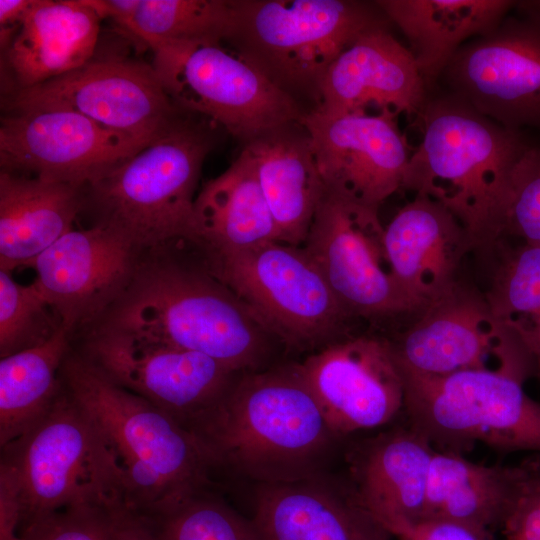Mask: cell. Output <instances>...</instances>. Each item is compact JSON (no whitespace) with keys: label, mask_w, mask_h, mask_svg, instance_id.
Listing matches in <instances>:
<instances>
[{"label":"cell","mask_w":540,"mask_h":540,"mask_svg":"<svg viewBox=\"0 0 540 540\" xmlns=\"http://www.w3.org/2000/svg\"><path fill=\"white\" fill-rule=\"evenodd\" d=\"M166 250L144 252L125 290L91 328L199 352L241 373L275 364L281 342L256 313L199 255L185 260Z\"/></svg>","instance_id":"1"},{"label":"cell","mask_w":540,"mask_h":540,"mask_svg":"<svg viewBox=\"0 0 540 540\" xmlns=\"http://www.w3.org/2000/svg\"><path fill=\"white\" fill-rule=\"evenodd\" d=\"M214 473L257 484L295 482L329 473L343 447L299 363H275L241 374L194 433Z\"/></svg>","instance_id":"2"},{"label":"cell","mask_w":540,"mask_h":540,"mask_svg":"<svg viewBox=\"0 0 540 540\" xmlns=\"http://www.w3.org/2000/svg\"><path fill=\"white\" fill-rule=\"evenodd\" d=\"M422 139L407 164L402 189L447 208L467 230L474 250L493 251L514 167L532 142L444 92L427 98Z\"/></svg>","instance_id":"3"},{"label":"cell","mask_w":540,"mask_h":540,"mask_svg":"<svg viewBox=\"0 0 540 540\" xmlns=\"http://www.w3.org/2000/svg\"><path fill=\"white\" fill-rule=\"evenodd\" d=\"M0 450V521L17 525L18 536L67 509L127 510L113 453L64 385L39 420Z\"/></svg>","instance_id":"4"},{"label":"cell","mask_w":540,"mask_h":540,"mask_svg":"<svg viewBox=\"0 0 540 540\" xmlns=\"http://www.w3.org/2000/svg\"><path fill=\"white\" fill-rule=\"evenodd\" d=\"M61 377L113 453L128 511L147 515L214 487L212 462L193 432L113 383L74 348Z\"/></svg>","instance_id":"5"},{"label":"cell","mask_w":540,"mask_h":540,"mask_svg":"<svg viewBox=\"0 0 540 540\" xmlns=\"http://www.w3.org/2000/svg\"><path fill=\"white\" fill-rule=\"evenodd\" d=\"M219 127L178 109L139 152L83 188V209L150 251L194 240V201L201 169Z\"/></svg>","instance_id":"6"},{"label":"cell","mask_w":540,"mask_h":540,"mask_svg":"<svg viewBox=\"0 0 540 540\" xmlns=\"http://www.w3.org/2000/svg\"><path fill=\"white\" fill-rule=\"evenodd\" d=\"M230 5L223 42L295 101L303 96L315 106L338 55L365 32L391 23L375 1L230 0Z\"/></svg>","instance_id":"7"},{"label":"cell","mask_w":540,"mask_h":540,"mask_svg":"<svg viewBox=\"0 0 540 540\" xmlns=\"http://www.w3.org/2000/svg\"><path fill=\"white\" fill-rule=\"evenodd\" d=\"M399 369L406 422L435 449L463 455L482 442L502 453H540V403L515 374L498 365L446 376Z\"/></svg>","instance_id":"8"},{"label":"cell","mask_w":540,"mask_h":540,"mask_svg":"<svg viewBox=\"0 0 540 540\" xmlns=\"http://www.w3.org/2000/svg\"><path fill=\"white\" fill-rule=\"evenodd\" d=\"M151 50V65L172 104L208 119L244 145L307 113L223 41H169Z\"/></svg>","instance_id":"9"},{"label":"cell","mask_w":540,"mask_h":540,"mask_svg":"<svg viewBox=\"0 0 540 540\" xmlns=\"http://www.w3.org/2000/svg\"><path fill=\"white\" fill-rule=\"evenodd\" d=\"M198 255L284 347L317 351L348 336L345 325L351 316L301 246L275 241Z\"/></svg>","instance_id":"10"},{"label":"cell","mask_w":540,"mask_h":540,"mask_svg":"<svg viewBox=\"0 0 540 540\" xmlns=\"http://www.w3.org/2000/svg\"><path fill=\"white\" fill-rule=\"evenodd\" d=\"M76 351L193 433L243 374L199 352L103 328H90Z\"/></svg>","instance_id":"11"},{"label":"cell","mask_w":540,"mask_h":540,"mask_svg":"<svg viewBox=\"0 0 540 540\" xmlns=\"http://www.w3.org/2000/svg\"><path fill=\"white\" fill-rule=\"evenodd\" d=\"M378 210L325 190L301 247L351 317L417 315L393 280Z\"/></svg>","instance_id":"12"},{"label":"cell","mask_w":540,"mask_h":540,"mask_svg":"<svg viewBox=\"0 0 540 540\" xmlns=\"http://www.w3.org/2000/svg\"><path fill=\"white\" fill-rule=\"evenodd\" d=\"M8 112L59 109L150 142L178 109L153 67L122 57L91 59L81 67L4 98Z\"/></svg>","instance_id":"13"},{"label":"cell","mask_w":540,"mask_h":540,"mask_svg":"<svg viewBox=\"0 0 540 540\" xmlns=\"http://www.w3.org/2000/svg\"><path fill=\"white\" fill-rule=\"evenodd\" d=\"M440 78L447 92L505 128L540 131V22L508 15L463 44Z\"/></svg>","instance_id":"14"},{"label":"cell","mask_w":540,"mask_h":540,"mask_svg":"<svg viewBox=\"0 0 540 540\" xmlns=\"http://www.w3.org/2000/svg\"><path fill=\"white\" fill-rule=\"evenodd\" d=\"M149 142L72 111L9 112L1 118V171L85 188Z\"/></svg>","instance_id":"15"},{"label":"cell","mask_w":540,"mask_h":540,"mask_svg":"<svg viewBox=\"0 0 540 540\" xmlns=\"http://www.w3.org/2000/svg\"><path fill=\"white\" fill-rule=\"evenodd\" d=\"M299 368L342 439L403 414V377L387 338L347 336L313 352Z\"/></svg>","instance_id":"16"},{"label":"cell","mask_w":540,"mask_h":540,"mask_svg":"<svg viewBox=\"0 0 540 540\" xmlns=\"http://www.w3.org/2000/svg\"><path fill=\"white\" fill-rule=\"evenodd\" d=\"M301 122L310 134L326 191L379 209L402 189L412 153L395 117L311 109Z\"/></svg>","instance_id":"17"},{"label":"cell","mask_w":540,"mask_h":540,"mask_svg":"<svg viewBox=\"0 0 540 540\" xmlns=\"http://www.w3.org/2000/svg\"><path fill=\"white\" fill-rule=\"evenodd\" d=\"M144 254L124 235L101 225L71 230L32 264L34 281L71 334L94 325L129 284Z\"/></svg>","instance_id":"18"},{"label":"cell","mask_w":540,"mask_h":540,"mask_svg":"<svg viewBox=\"0 0 540 540\" xmlns=\"http://www.w3.org/2000/svg\"><path fill=\"white\" fill-rule=\"evenodd\" d=\"M518 334L498 321L484 295L460 282L421 311L394 340H389L397 365L425 376H446L487 368L497 361Z\"/></svg>","instance_id":"19"},{"label":"cell","mask_w":540,"mask_h":540,"mask_svg":"<svg viewBox=\"0 0 540 540\" xmlns=\"http://www.w3.org/2000/svg\"><path fill=\"white\" fill-rule=\"evenodd\" d=\"M388 26L365 32L338 55L323 77L319 102L312 109L339 114L374 107L395 118L420 115L429 89L408 47Z\"/></svg>","instance_id":"20"},{"label":"cell","mask_w":540,"mask_h":540,"mask_svg":"<svg viewBox=\"0 0 540 540\" xmlns=\"http://www.w3.org/2000/svg\"><path fill=\"white\" fill-rule=\"evenodd\" d=\"M384 247L393 280L417 315L457 285L463 257L474 250L460 221L420 194L385 226Z\"/></svg>","instance_id":"21"},{"label":"cell","mask_w":540,"mask_h":540,"mask_svg":"<svg viewBox=\"0 0 540 540\" xmlns=\"http://www.w3.org/2000/svg\"><path fill=\"white\" fill-rule=\"evenodd\" d=\"M435 450L407 422L347 449L346 481L357 502L390 534L422 521Z\"/></svg>","instance_id":"22"},{"label":"cell","mask_w":540,"mask_h":540,"mask_svg":"<svg viewBox=\"0 0 540 540\" xmlns=\"http://www.w3.org/2000/svg\"><path fill=\"white\" fill-rule=\"evenodd\" d=\"M253 517L261 540H390L356 500L348 482L329 473L254 485Z\"/></svg>","instance_id":"23"},{"label":"cell","mask_w":540,"mask_h":540,"mask_svg":"<svg viewBox=\"0 0 540 540\" xmlns=\"http://www.w3.org/2000/svg\"><path fill=\"white\" fill-rule=\"evenodd\" d=\"M101 18L86 0H35L2 51L9 91L34 87L93 58Z\"/></svg>","instance_id":"24"},{"label":"cell","mask_w":540,"mask_h":540,"mask_svg":"<svg viewBox=\"0 0 540 540\" xmlns=\"http://www.w3.org/2000/svg\"><path fill=\"white\" fill-rule=\"evenodd\" d=\"M277 229L278 242L302 246L325 193L309 132L301 121L264 132L243 146Z\"/></svg>","instance_id":"25"},{"label":"cell","mask_w":540,"mask_h":540,"mask_svg":"<svg viewBox=\"0 0 540 540\" xmlns=\"http://www.w3.org/2000/svg\"><path fill=\"white\" fill-rule=\"evenodd\" d=\"M83 188L1 171L0 270L33 262L63 235L83 210Z\"/></svg>","instance_id":"26"},{"label":"cell","mask_w":540,"mask_h":540,"mask_svg":"<svg viewBox=\"0 0 540 540\" xmlns=\"http://www.w3.org/2000/svg\"><path fill=\"white\" fill-rule=\"evenodd\" d=\"M375 2L404 34L429 90L463 44L494 31L516 5L510 0Z\"/></svg>","instance_id":"27"},{"label":"cell","mask_w":540,"mask_h":540,"mask_svg":"<svg viewBox=\"0 0 540 540\" xmlns=\"http://www.w3.org/2000/svg\"><path fill=\"white\" fill-rule=\"evenodd\" d=\"M530 457L516 465H484L462 454L435 450L426 491L424 520H450L493 531L519 497Z\"/></svg>","instance_id":"28"},{"label":"cell","mask_w":540,"mask_h":540,"mask_svg":"<svg viewBox=\"0 0 540 540\" xmlns=\"http://www.w3.org/2000/svg\"><path fill=\"white\" fill-rule=\"evenodd\" d=\"M278 242L277 229L256 168L242 149L222 174L206 182L194 201V240L204 254H219Z\"/></svg>","instance_id":"29"},{"label":"cell","mask_w":540,"mask_h":540,"mask_svg":"<svg viewBox=\"0 0 540 540\" xmlns=\"http://www.w3.org/2000/svg\"><path fill=\"white\" fill-rule=\"evenodd\" d=\"M71 338L61 327L46 342L1 358L0 447L29 429L61 393Z\"/></svg>","instance_id":"30"},{"label":"cell","mask_w":540,"mask_h":540,"mask_svg":"<svg viewBox=\"0 0 540 540\" xmlns=\"http://www.w3.org/2000/svg\"><path fill=\"white\" fill-rule=\"evenodd\" d=\"M230 21V0H139L119 27L151 48L169 41H223Z\"/></svg>","instance_id":"31"},{"label":"cell","mask_w":540,"mask_h":540,"mask_svg":"<svg viewBox=\"0 0 540 540\" xmlns=\"http://www.w3.org/2000/svg\"><path fill=\"white\" fill-rule=\"evenodd\" d=\"M137 516L156 540H261L252 520L244 518L213 488Z\"/></svg>","instance_id":"32"},{"label":"cell","mask_w":540,"mask_h":540,"mask_svg":"<svg viewBox=\"0 0 540 540\" xmlns=\"http://www.w3.org/2000/svg\"><path fill=\"white\" fill-rule=\"evenodd\" d=\"M497 263L484 295L494 317L514 331L540 315V246L500 240Z\"/></svg>","instance_id":"33"},{"label":"cell","mask_w":540,"mask_h":540,"mask_svg":"<svg viewBox=\"0 0 540 540\" xmlns=\"http://www.w3.org/2000/svg\"><path fill=\"white\" fill-rule=\"evenodd\" d=\"M61 323L35 282L17 283L0 270V357L49 340Z\"/></svg>","instance_id":"34"},{"label":"cell","mask_w":540,"mask_h":540,"mask_svg":"<svg viewBox=\"0 0 540 540\" xmlns=\"http://www.w3.org/2000/svg\"><path fill=\"white\" fill-rule=\"evenodd\" d=\"M501 237L540 246V142L532 140L514 167Z\"/></svg>","instance_id":"35"},{"label":"cell","mask_w":540,"mask_h":540,"mask_svg":"<svg viewBox=\"0 0 540 540\" xmlns=\"http://www.w3.org/2000/svg\"><path fill=\"white\" fill-rule=\"evenodd\" d=\"M119 510L67 509L31 526L19 535L18 540H113L115 516Z\"/></svg>","instance_id":"36"},{"label":"cell","mask_w":540,"mask_h":540,"mask_svg":"<svg viewBox=\"0 0 540 540\" xmlns=\"http://www.w3.org/2000/svg\"><path fill=\"white\" fill-rule=\"evenodd\" d=\"M501 528L504 540H540V453L530 457L521 493Z\"/></svg>","instance_id":"37"},{"label":"cell","mask_w":540,"mask_h":540,"mask_svg":"<svg viewBox=\"0 0 540 540\" xmlns=\"http://www.w3.org/2000/svg\"><path fill=\"white\" fill-rule=\"evenodd\" d=\"M399 540H495L489 529L450 520H424L391 531Z\"/></svg>","instance_id":"38"},{"label":"cell","mask_w":540,"mask_h":540,"mask_svg":"<svg viewBox=\"0 0 540 540\" xmlns=\"http://www.w3.org/2000/svg\"><path fill=\"white\" fill-rule=\"evenodd\" d=\"M35 0H0V43L3 51L19 30Z\"/></svg>","instance_id":"39"},{"label":"cell","mask_w":540,"mask_h":540,"mask_svg":"<svg viewBox=\"0 0 540 540\" xmlns=\"http://www.w3.org/2000/svg\"><path fill=\"white\" fill-rule=\"evenodd\" d=\"M113 540H156L144 521L122 509L116 513Z\"/></svg>","instance_id":"40"},{"label":"cell","mask_w":540,"mask_h":540,"mask_svg":"<svg viewBox=\"0 0 540 540\" xmlns=\"http://www.w3.org/2000/svg\"><path fill=\"white\" fill-rule=\"evenodd\" d=\"M516 333L534 357L540 376V315Z\"/></svg>","instance_id":"41"},{"label":"cell","mask_w":540,"mask_h":540,"mask_svg":"<svg viewBox=\"0 0 540 540\" xmlns=\"http://www.w3.org/2000/svg\"><path fill=\"white\" fill-rule=\"evenodd\" d=\"M518 13L532 17L540 22V0L516 1Z\"/></svg>","instance_id":"42"}]
</instances>
